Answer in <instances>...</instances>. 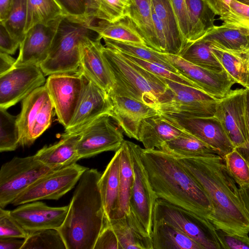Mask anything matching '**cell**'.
I'll list each match as a JSON object with an SVG mask.
<instances>
[{
	"mask_svg": "<svg viewBox=\"0 0 249 249\" xmlns=\"http://www.w3.org/2000/svg\"><path fill=\"white\" fill-rule=\"evenodd\" d=\"M69 16L59 0H27L25 34L39 24H47L61 17Z\"/></svg>",
	"mask_w": 249,
	"mask_h": 249,
	"instance_id": "32",
	"label": "cell"
},
{
	"mask_svg": "<svg viewBox=\"0 0 249 249\" xmlns=\"http://www.w3.org/2000/svg\"><path fill=\"white\" fill-rule=\"evenodd\" d=\"M241 2L249 5V0H237Z\"/></svg>",
	"mask_w": 249,
	"mask_h": 249,
	"instance_id": "60",
	"label": "cell"
},
{
	"mask_svg": "<svg viewBox=\"0 0 249 249\" xmlns=\"http://www.w3.org/2000/svg\"><path fill=\"white\" fill-rule=\"evenodd\" d=\"M27 0H13L10 13L2 24L10 36L21 43L25 35Z\"/></svg>",
	"mask_w": 249,
	"mask_h": 249,
	"instance_id": "41",
	"label": "cell"
},
{
	"mask_svg": "<svg viewBox=\"0 0 249 249\" xmlns=\"http://www.w3.org/2000/svg\"><path fill=\"white\" fill-rule=\"evenodd\" d=\"M153 9L165 34L167 53L180 55L187 44L170 0H152Z\"/></svg>",
	"mask_w": 249,
	"mask_h": 249,
	"instance_id": "28",
	"label": "cell"
},
{
	"mask_svg": "<svg viewBox=\"0 0 249 249\" xmlns=\"http://www.w3.org/2000/svg\"><path fill=\"white\" fill-rule=\"evenodd\" d=\"M246 90V119L249 133V142L247 146L242 149H236L248 162L249 159V88H245Z\"/></svg>",
	"mask_w": 249,
	"mask_h": 249,
	"instance_id": "55",
	"label": "cell"
},
{
	"mask_svg": "<svg viewBox=\"0 0 249 249\" xmlns=\"http://www.w3.org/2000/svg\"><path fill=\"white\" fill-rule=\"evenodd\" d=\"M112 108L108 94L87 79L73 117L62 135L80 133L100 117L105 115L111 117Z\"/></svg>",
	"mask_w": 249,
	"mask_h": 249,
	"instance_id": "14",
	"label": "cell"
},
{
	"mask_svg": "<svg viewBox=\"0 0 249 249\" xmlns=\"http://www.w3.org/2000/svg\"><path fill=\"white\" fill-rule=\"evenodd\" d=\"M102 52L114 80L109 96L127 97L155 108L158 98L166 89L164 78L139 66L114 49L103 46Z\"/></svg>",
	"mask_w": 249,
	"mask_h": 249,
	"instance_id": "4",
	"label": "cell"
},
{
	"mask_svg": "<svg viewBox=\"0 0 249 249\" xmlns=\"http://www.w3.org/2000/svg\"><path fill=\"white\" fill-rule=\"evenodd\" d=\"M88 169L75 163L53 170L18 195L12 204L16 206L41 200H58L75 186Z\"/></svg>",
	"mask_w": 249,
	"mask_h": 249,
	"instance_id": "10",
	"label": "cell"
},
{
	"mask_svg": "<svg viewBox=\"0 0 249 249\" xmlns=\"http://www.w3.org/2000/svg\"><path fill=\"white\" fill-rule=\"evenodd\" d=\"M179 56L193 64L213 71L221 72L224 70L212 53L211 44L201 39L188 43Z\"/></svg>",
	"mask_w": 249,
	"mask_h": 249,
	"instance_id": "38",
	"label": "cell"
},
{
	"mask_svg": "<svg viewBox=\"0 0 249 249\" xmlns=\"http://www.w3.org/2000/svg\"><path fill=\"white\" fill-rule=\"evenodd\" d=\"M177 159L210 199L213 213L209 220L215 228L230 233L248 235L249 216L239 188L223 158L210 154Z\"/></svg>",
	"mask_w": 249,
	"mask_h": 249,
	"instance_id": "1",
	"label": "cell"
},
{
	"mask_svg": "<svg viewBox=\"0 0 249 249\" xmlns=\"http://www.w3.org/2000/svg\"><path fill=\"white\" fill-rule=\"evenodd\" d=\"M101 39L97 36L85 38L79 45V70L108 95L113 86L112 74L105 61Z\"/></svg>",
	"mask_w": 249,
	"mask_h": 249,
	"instance_id": "21",
	"label": "cell"
},
{
	"mask_svg": "<svg viewBox=\"0 0 249 249\" xmlns=\"http://www.w3.org/2000/svg\"><path fill=\"white\" fill-rule=\"evenodd\" d=\"M13 0H0V22L7 18L12 6Z\"/></svg>",
	"mask_w": 249,
	"mask_h": 249,
	"instance_id": "57",
	"label": "cell"
},
{
	"mask_svg": "<svg viewBox=\"0 0 249 249\" xmlns=\"http://www.w3.org/2000/svg\"><path fill=\"white\" fill-rule=\"evenodd\" d=\"M224 23L243 28L249 32V20H235Z\"/></svg>",
	"mask_w": 249,
	"mask_h": 249,
	"instance_id": "59",
	"label": "cell"
},
{
	"mask_svg": "<svg viewBox=\"0 0 249 249\" xmlns=\"http://www.w3.org/2000/svg\"><path fill=\"white\" fill-rule=\"evenodd\" d=\"M0 107V152L12 151L19 145L17 116Z\"/></svg>",
	"mask_w": 249,
	"mask_h": 249,
	"instance_id": "40",
	"label": "cell"
},
{
	"mask_svg": "<svg viewBox=\"0 0 249 249\" xmlns=\"http://www.w3.org/2000/svg\"><path fill=\"white\" fill-rule=\"evenodd\" d=\"M89 24L69 16L63 19L49 55L40 66L45 75L79 70V45L85 38L94 36Z\"/></svg>",
	"mask_w": 249,
	"mask_h": 249,
	"instance_id": "5",
	"label": "cell"
},
{
	"mask_svg": "<svg viewBox=\"0 0 249 249\" xmlns=\"http://www.w3.org/2000/svg\"><path fill=\"white\" fill-rule=\"evenodd\" d=\"M127 0L128 1H129V2L131 4V3H132V0Z\"/></svg>",
	"mask_w": 249,
	"mask_h": 249,
	"instance_id": "61",
	"label": "cell"
},
{
	"mask_svg": "<svg viewBox=\"0 0 249 249\" xmlns=\"http://www.w3.org/2000/svg\"><path fill=\"white\" fill-rule=\"evenodd\" d=\"M101 174L88 169L78 182L62 226L67 249H93L107 221L99 187Z\"/></svg>",
	"mask_w": 249,
	"mask_h": 249,
	"instance_id": "3",
	"label": "cell"
},
{
	"mask_svg": "<svg viewBox=\"0 0 249 249\" xmlns=\"http://www.w3.org/2000/svg\"><path fill=\"white\" fill-rule=\"evenodd\" d=\"M120 148L101 174L99 187L105 209L108 221L117 218L120 195Z\"/></svg>",
	"mask_w": 249,
	"mask_h": 249,
	"instance_id": "26",
	"label": "cell"
},
{
	"mask_svg": "<svg viewBox=\"0 0 249 249\" xmlns=\"http://www.w3.org/2000/svg\"><path fill=\"white\" fill-rule=\"evenodd\" d=\"M154 221H162L177 228L203 249H222L216 229L209 220L163 199L157 198L155 201Z\"/></svg>",
	"mask_w": 249,
	"mask_h": 249,
	"instance_id": "7",
	"label": "cell"
},
{
	"mask_svg": "<svg viewBox=\"0 0 249 249\" xmlns=\"http://www.w3.org/2000/svg\"><path fill=\"white\" fill-rule=\"evenodd\" d=\"M164 80L166 89L158 98L155 107L159 114L179 118L215 116L219 99L197 88L165 78Z\"/></svg>",
	"mask_w": 249,
	"mask_h": 249,
	"instance_id": "6",
	"label": "cell"
},
{
	"mask_svg": "<svg viewBox=\"0 0 249 249\" xmlns=\"http://www.w3.org/2000/svg\"><path fill=\"white\" fill-rule=\"evenodd\" d=\"M87 27L96 34L99 39L106 38L146 45L143 37L127 16L113 22L100 20L88 24Z\"/></svg>",
	"mask_w": 249,
	"mask_h": 249,
	"instance_id": "29",
	"label": "cell"
},
{
	"mask_svg": "<svg viewBox=\"0 0 249 249\" xmlns=\"http://www.w3.org/2000/svg\"><path fill=\"white\" fill-rule=\"evenodd\" d=\"M20 43L13 39L7 31L4 26L0 24V51L9 54H13Z\"/></svg>",
	"mask_w": 249,
	"mask_h": 249,
	"instance_id": "50",
	"label": "cell"
},
{
	"mask_svg": "<svg viewBox=\"0 0 249 249\" xmlns=\"http://www.w3.org/2000/svg\"><path fill=\"white\" fill-rule=\"evenodd\" d=\"M164 116L212 147L223 158L235 149L222 124L215 116L179 118Z\"/></svg>",
	"mask_w": 249,
	"mask_h": 249,
	"instance_id": "20",
	"label": "cell"
},
{
	"mask_svg": "<svg viewBox=\"0 0 249 249\" xmlns=\"http://www.w3.org/2000/svg\"><path fill=\"white\" fill-rule=\"evenodd\" d=\"M87 78L79 70L51 74L45 86L52 101L59 122L65 128L71 122Z\"/></svg>",
	"mask_w": 249,
	"mask_h": 249,
	"instance_id": "11",
	"label": "cell"
},
{
	"mask_svg": "<svg viewBox=\"0 0 249 249\" xmlns=\"http://www.w3.org/2000/svg\"><path fill=\"white\" fill-rule=\"evenodd\" d=\"M122 53L126 57L137 65L157 76L198 89L193 82L181 74L171 71L165 67L156 63L143 60L123 53Z\"/></svg>",
	"mask_w": 249,
	"mask_h": 249,
	"instance_id": "44",
	"label": "cell"
},
{
	"mask_svg": "<svg viewBox=\"0 0 249 249\" xmlns=\"http://www.w3.org/2000/svg\"><path fill=\"white\" fill-rule=\"evenodd\" d=\"M93 249H121L117 235L107 219L96 241Z\"/></svg>",
	"mask_w": 249,
	"mask_h": 249,
	"instance_id": "47",
	"label": "cell"
},
{
	"mask_svg": "<svg viewBox=\"0 0 249 249\" xmlns=\"http://www.w3.org/2000/svg\"><path fill=\"white\" fill-rule=\"evenodd\" d=\"M140 156L157 198L210 219L213 213L210 199L176 158L159 149L142 147Z\"/></svg>",
	"mask_w": 249,
	"mask_h": 249,
	"instance_id": "2",
	"label": "cell"
},
{
	"mask_svg": "<svg viewBox=\"0 0 249 249\" xmlns=\"http://www.w3.org/2000/svg\"><path fill=\"white\" fill-rule=\"evenodd\" d=\"M29 233L11 216L10 211L0 208V238L24 239Z\"/></svg>",
	"mask_w": 249,
	"mask_h": 249,
	"instance_id": "45",
	"label": "cell"
},
{
	"mask_svg": "<svg viewBox=\"0 0 249 249\" xmlns=\"http://www.w3.org/2000/svg\"><path fill=\"white\" fill-rule=\"evenodd\" d=\"M232 0H203L205 3L215 15L219 17L227 13L230 10Z\"/></svg>",
	"mask_w": 249,
	"mask_h": 249,
	"instance_id": "52",
	"label": "cell"
},
{
	"mask_svg": "<svg viewBox=\"0 0 249 249\" xmlns=\"http://www.w3.org/2000/svg\"><path fill=\"white\" fill-rule=\"evenodd\" d=\"M186 132L164 115L158 114L143 119L139 131V140L146 149H160L166 142Z\"/></svg>",
	"mask_w": 249,
	"mask_h": 249,
	"instance_id": "23",
	"label": "cell"
},
{
	"mask_svg": "<svg viewBox=\"0 0 249 249\" xmlns=\"http://www.w3.org/2000/svg\"><path fill=\"white\" fill-rule=\"evenodd\" d=\"M222 124L235 149L246 147L249 142L246 119L245 89L231 90L219 99L214 116Z\"/></svg>",
	"mask_w": 249,
	"mask_h": 249,
	"instance_id": "13",
	"label": "cell"
},
{
	"mask_svg": "<svg viewBox=\"0 0 249 249\" xmlns=\"http://www.w3.org/2000/svg\"><path fill=\"white\" fill-rule=\"evenodd\" d=\"M215 232L222 249H249V237L248 235L230 233L216 229Z\"/></svg>",
	"mask_w": 249,
	"mask_h": 249,
	"instance_id": "46",
	"label": "cell"
},
{
	"mask_svg": "<svg viewBox=\"0 0 249 249\" xmlns=\"http://www.w3.org/2000/svg\"><path fill=\"white\" fill-rule=\"evenodd\" d=\"M113 108L111 118L128 137L138 141L142 121L159 114L154 107L124 96H110Z\"/></svg>",
	"mask_w": 249,
	"mask_h": 249,
	"instance_id": "22",
	"label": "cell"
},
{
	"mask_svg": "<svg viewBox=\"0 0 249 249\" xmlns=\"http://www.w3.org/2000/svg\"><path fill=\"white\" fill-rule=\"evenodd\" d=\"M119 205L117 218L130 213V197L134 181V174L127 142L120 147Z\"/></svg>",
	"mask_w": 249,
	"mask_h": 249,
	"instance_id": "36",
	"label": "cell"
},
{
	"mask_svg": "<svg viewBox=\"0 0 249 249\" xmlns=\"http://www.w3.org/2000/svg\"><path fill=\"white\" fill-rule=\"evenodd\" d=\"M107 115L102 116L81 133L76 149L81 159L90 158L104 152L118 150L124 141L122 131Z\"/></svg>",
	"mask_w": 249,
	"mask_h": 249,
	"instance_id": "15",
	"label": "cell"
},
{
	"mask_svg": "<svg viewBox=\"0 0 249 249\" xmlns=\"http://www.w3.org/2000/svg\"><path fill=\"white\" fill-rule=\"evenodd\" d=\"M211 50L236 83L249 88V52H230L213 46Z\"/></svg>",
	"mask_w": 249,
	"mask_h": 249,
	"instance_id": "34",
	"label": "cell"
},
{
	"mask_svg": "<svg viewBox=\"0 0 249 249\" xmlns=\"http://www.w3.org/2000/svg\"><path fill=\"white\" fill-rule=\"evenodd\" d=\"M70 16L91 23L87 15L84 0H59Z\"/></svg>",
	"mask_w": 249,
	"mask_h": 249,
	"instance_id": "49",
	"label": "cell"
},
{
	"mask_svg": "<svg viewBox=\"0 0 249 249\" xmlns=\"http://www.w3.org/2000/svg\"><path fill=\"white\" fill-rule=\"evenodd\" d=\"M152 7V0H132L126 16L135 25L146 45L160 53L153 22Z\"/></svg>",
	"mask_w": 249,
	"mask_h": 249,
	"instance_id": "31",
	"label": "cell"
},
{
	"mask_svg": "<svg viewBox=\"0 0 249 249\" xmlns=\"http://www.w3.org/2000/svg\"><path fill=\"white\" fill-rule=\"evenodd\" d=\"M24 241L16 238H0V249H21Z\"/></svg>",
	"mask_w": 249,
	"mask_h": 249,
	"instance_id": "53",
	"label": "cell"
},
{
	"mask_svg": "<svg viewBox=\"0 0 249 249\" xmlns=\"http://www.w3.org/2000/svg\"><path fill=\"white\" fill-rule=\"evenodd\" d=\"M54 107L45 84L22 100L17 116L19 145L29 146L51 125Z\"/></svg>",
	"mask_w": 249,
	"mask_h": 249,
	"instance_id": "9",
	"label": "cell"
},
{
	"mask_svg": "<svg viewBox=\"0 0 249 249\" xmlns=\"http://www.w3.org/2000/svg\"><path fill=\"white\" fill-rule=\"evenodd\" d=\"M131 3L126 0H99L96 19L113 22L126 16Z\"/></svg>",
	"mask_w": 249,
	"mask_h": 249,
	"instance_id": "43",
	"label": "cell"
},
{
	"mask_svg": "<svg viewBox=\"0 0 249 249\" xmlns=\"http://www.w3.org/2000/svg\"><path fill=\"white\" fill-rule=\"evenodd\" d=\"M153 249H203L177 228L162 221H154L150 234Z\"/></svg>",
	"mask_w": 249,
	"mask_h": 249,
	"instance_id": "30",
	"label": "cell"
},
{
	"mask_svg": "<svg viewBox=\"0 0 249 249\" xmlns=\"http://www.w3.org/2000/svg\"><path fill=\"white\" fill-rule=\"evenodd\" d=\"M152 16L155 31L160 45V53H167V43L165 34L163 26L156 14L153 6L152 7Z\"/></svg>",
	"mask_w": 249,
	"mask_h": 249,
	"instance_id": "51",
	"label": "cell"
},
{
	"mask_svg": "<svg viewBox=\"0 0 249 249\" xmlns=\"http://www.w3.org/2000/svg\"><path fill=\"white\" fill-rule=\"evenodd\" d=\"M40 68L31 65L14 67L0 75V107L7 109L44 85Z\"/></svg>",
	"mask_w": 249,
	"mask_h": 249,
	"instance_id": "16",
	"label": "cell"
},
{
	"mask_svg": "<svg viewBox=\"0 0 249 249\" xmlns=\"http://www.w3.org/2000/svg\"><path fill=\"white\" fill-rule=\"evenodd\" d=\"M69 205L52 207L40 201H34L19 205L10 214L22 228L29 233L41 230L58 229L63 224Z\"/></svg>",
	"mask_w": 249,
	"mask_h": 249,
	"instance_id": "19",
	"label": "cell"
},
{
	"mask_svg": "<svg viewBox=\"0 0 249 249\" xmlns=\"http://www.w3.org/2000/svg\"><path fill=\"white\" fill-rule=\"evenodd\" d=\"M159 150L177 158L216 154L212 147L187 131L174 139L165 142Z\"/></svg>",
	"mask_w": 249,
	"mask_h": 249,
	"instance_id": "35",
	"label": "cell"
},
{
	"mask_svg": "<svg viewBox=\"0 0 249 249\" xmlns=\"http://www.w3.org/2000/svg\"><path fill=\"white\" fill-rule=\"evenodd\" d=\"M239 189L243 205L249 216V186H240Z\"/></svg>",
	"mask_w": 249,
	"mask_h": 249,
	"instance_id": "58",
	"label": "cell"
},
{
	"mask_svg": "<svg viewBox=\"0 0 249 249\" xmlns=\"http://www.w3.org/2000/svg\"><path fill=\"white\" fill-rule=\"evenodd\" d=\"M229 173L239 186H249V164L235 149L223 158Z\"/></svg>",
	"mask_w": 249,
	"mask_h": 249,
	"instance_id": "42",
	"label": "cell"
},
{
	"mask_svg": "<svg viewBox=\"0 0 249 249\" xmlns=\"http://www.w3.org/2000/svg\"><path fill=\"white\" fill-rule=\"evenodd\" d=\"M121 249H153L151 236L131 211L123 217L108 221Z\"/></svg>",
	"mask_w": 249,
	"mask_h": 249,
	"instance_id": "24",
	"label": "cell"
},
{
	"mask_svg": "<svg viewBox=\"0 0 249 249\" xmlns=\"http://www.w3.org/2000/svg\"><path fill=\"white\" fill-rule=\"evenodd\" d=\"M15 61L10 54L0 51V75L13 68Z\"/></svg>",
	"mask_w": 249,
	"mask_h": 249,
	"instance_id": "54",
	"label": "cell"
},
{
	"mask_svg": "<svg viewBox=\"0 0 249 249\" xmlns=\"http://www.w3.org/2000/svg\"><path fill=\"white\" fill-rule=\"evenodd\" d=\"M21 249H67L57 229H48L30 232Z\"/></svg>",
	"mask_w": 249,
	"mask_h": 249,
	"instance_id": "39",
	"label": "cell"
},
{
	"mask_svg": "<svg viewBox=\"0 0 249 249\" xmlns=\"http://www.w3.org/2000/svg\"><path fill=\"white\" fill-rule=\"evenodd\" d=\"M189 20L188 43L201 38L214 25L215 15L203 0H185Z\"/></svg>",
	"mask_w": 249,
	"mask_h": 249,
	"instance_id": "33",
	"label": "cell"
},
{
	"mask_svg": "<svg viewBox=\"0 0 249 249\" xmlns=\"http://www.w3.org/2000/svg\"><path fill=\"white\" fill-rule=\"evenodd\" d=\"M52 171L34 155L15 157L3 163L0 170V208L12 204L18 195Z\"/></svg>",
	"mask_w": 249,
	"mask_h": 249,
	"instance_id": "8",
	"label": "cell"
},
{
	"mask_svg": "<svg viewBox=\"0 0 249 249\" xmlns=\"http://www.w3.org/2000/svg\"><path fill=\"white\" fill-rule=\"evenodd\" d=\"M80 133L62 135L61 140L49 146H45L34 155L35 158L52 170L76 163L80 158L76 146Z\"/></svg>",
	"mask_w": 249,
	"mask_h": 249,
	"instance_id": "25",
	"label": "cell"
},
{
	"mask_svg": "<svg viewBox=\"0 0 249 249\" xmlns=\"http://www.w3.org/2000/svg\"><path fill=\"white\" fill-rule=\"evenodd\" d=\"M103 39L106 47L143 60L156 63L171 71L179 73L164 57L163 53L157 52L146 45L121 42L106 38Z\"/></svg>",
	"mask_w": 249,
	"mask_h": 249,
	"instance_id": "37",
	"label": "cell"
},
{
	"mask_svg": "<svg viewBox=\"0 0 249 249\" xmlns=\"http://www.w3.org/2000/svg\"><path fill=\"white\" fill-rule=\"evenodd\" d=\"M163 54L179 74L193 82L199 89L217 99L227 96L236 83L225 70L221 72L213 71L193 64L179 55Z\"/></svg>",
	"mask_w": 249,
	"mask_h": 249,
	"instance_id": "18",
	"label": "cell"
},
{
	"mask_svg": "<svg viewBox=\"0 0 249 249\" xmlns=\"http://www.w3.org/2000/svg\"><path fill=\"white\" fill-rule=\"evenodd\" d=\"M87 15L89 20L93 22L98 9L99 0H84Z\"/></svg>",
	"mask_w": 249,
	"mask_h": 249,
	"instance_id": "56",
	"label": "cell"
},
{
	"mask_svg": "<svg viewBox=\"0 0 249 249\" xmlns=\"http://www.w3.org/2000/svg\"><path fill=\"white\" fill-rule=\"evenodd\" d=\"M199 39L224 50L249 52V32L243 28L231 24L223 22L220 25H214Z\"/></svg>",
	"mask_w": 249,
	"mask_h": 249,
	"instance_id": "27",
	"label": "cell"
},
{
	"mask_svg": "<svg viewBox=\"0 0 249 249\" xmlns=\"http://www.w3.org/2000/svg\"><path fill=\"white\" fill-rule=\"evenodd\" d=\"M67 17V16H66ZM66 17L35 25L24 35L13 68L40 65L48 58L60 24Z\"/></svg>",
	"mask_w": 249,
	"mask_h": 249,
	"instance_id": "17",
	"label": "cell"
},
{
	"mask_svg": "<svg viewBox=\"0 0 249 249\" xmlns=\"http://www.w3.org/2000/svg\"><path fill=\"white\" fill-rule=\"evenodd\" d=\"M134 174L130 197V210L150 235L153 226L154 208L157 197L153 193L140 158L141 146L126 141Z\"/></svg>",
	"mask_w": 249,
	"mask_h": 249,
	"instance_id": "12",
	"label": "cell"
},
{
	"mask_svg": "<svg viewBox=\"0 0 249 249\" xmlns=\"http://www.w3.org/2000/svg\"><path fill=\"white\" fill-rule=\"evenodd\" d=\"M248 163H249V160H248Z\"/></svg>",
	"mask_w": 249,
	"mask_h": 249,
	"instance_id": "62",
	"label": "cell"
},
{
	"mask_svg": "<svg viewBox=\"0 0 249 249\" xmlns=\"http://www.w3.org/2000/svg\"><path fill=\"white\" fill-rule=\"evenodd\" d=\"M170 0L177 18L181 32L188 44L189 20L185 0Z\"/></svg>",
	"mask_w": 249,
	"mask_h": 249,
	"instance_id": "48",
	"label": "cell"
}]
</instances>
